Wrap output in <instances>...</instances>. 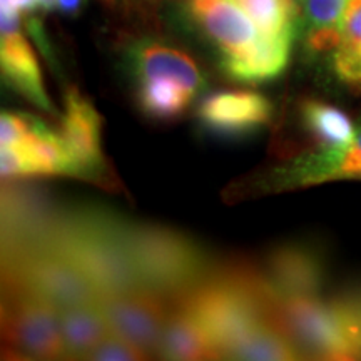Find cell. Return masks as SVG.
<instances>
[{
	"instance_id": "cell-1",
	"label": "cell",
	"mask_w": 361,
	"mask_h": 361,
	"mask_svg": "<svg viewBox=\"0 0 361 361\" xmlns=\"http://www.w3.org/2000/svg\"><path fill=\"white\" fill-rule=\"evenodd\" d=\"M128 221L99 207L59 214L40 243L78 263L101 293L142 286L128 247Z\"/></svg>"
},
{
	"instance_id": "cell-2",
	"label": "cell",
	"mask_w": 361,
	"mask_h": 361,
	"mask_svg": "<svg viewBox=\"0 0 361 361\" xmlns=\"http://www.w3.org/2000/svg\"><path fill=\"white\" fill-rule=\"evenodd\" d=\"M188 12L218 47L231 79L259 84L286 69L293 40L264 37L236 0H188Z\"/></svg>"
},
{
	"instance_id": "cell-3",
	"label": "cell",
	"mask_w": 361,
	"mask_h": 361,
	"mask_svg": "<svg viewBox=\"0 0 361 361\" xmlns=\"http://www.w3.org/2000/svg\"><path fill=\"white\" fill-rule=\"evenodd\" d=\"M128 247L144 288L173 303L211 273L206 255L178 231L128 221Z\"/></svg>"
},
{
	"instance_id": "cell-4",
	"label": "cell",
	"mask_w": 361,
	"mask_h": 361,
	"mask_svg": "<svg viewBox=\"0 0 361 361\" xmlns=\"http://www.w3.org/2000/svg\"><path fill=\"white\" fill-rule=\"evenodd\" d=\"M6 281L30 288L59 310L97 301L101 291L71 256L49 243L11 247Z\"/></svg>"
},
{
	"instance_id": "cell-5",
	"label": "cell",
	"mask_w": 361,
	"mask_h": 361,
	"mask_svg": "<svg viewBox=\"0 0 361 361\" xmlns=\"http://www.w3.org/2000/svg\"><path fill=\"white\" fill-rule=\"evenodd\" d=\"M2 338L8 355L35 360L66 358L61 310L24 284L7 281Z\"/></svg>"
},
{
	"instance_id": "cell-6",
	"label": "cell",
	"mask_w": 361,
	"mask_h": 361,
	"mask_svg": "<svg viewBox=\"0 0 361 361\" xmlns=\"http://www.w3.org/2000/svg\"><path fill=\"white\" fill-rule=\"evenodd\" d=\"M111 331L133 343L147 356L157 355L171 301L149 288L101 293L97 298Z\"/></svg>"
},
{
	"instance_id": "cell-7",
	"label": "cell",
	"mask_w": 361,
	"mask_h": 361,
	"mask_svg": "<svg viewBox=\"0 0 361 361\" xmlns=\"http://www.w3.org/2000/svg\"><path fill=\"white\" fill-rule=\"evenodd\" d=\"M102 121L94 104L75 87L64 97L61 137L71 159L72 178L112 184V174L102 152Z\"/></svg>"
},
{
	"instance_id": "cell-8",
	"label": "cell",
	"mask_w": 361,
	"mask_h": 361,
	"mask_svg": "<svg viewBox=\"0 0 361 361\" xmlns=\"http://www.w3.org/2000/svg\"><path fill=\"white\" fill-rule=\"evenodd\" d=\"M273 104L252 90H226L207 96L197 107V121L207 133L241 139L269 124Z\"/></svg>"
},
{
	"instance_id": "cell-9",
	"label": "cell",
	"mask_w": 361,
	"mask_h": 361,
	"mask_svg": "<svg viewBox=\"0 0 361 361\" xmlns=\"http://www.w3.org/2000/svg\"><path fill=\"white\" fill-rule=\"evenodd\" d=\"M0 64L4 79L22 97L49 114H57L45 90L42 71L20 27V13L0 12Z\"/></svg>"
},
{
	"instance_id": "cell-10",
	"label": "cell",
	"mask_w": 361,
	"mask_h": 361,
	"mask_svg": "<svg viewBox=\"0 0 361 361\" xmlns=\"http://www.w3.org/2000/svg\"><path fill=\"white\" fill-rule=\"evenodd\" d=\"M263 276L274 296L283 298L318 295L323 291L326 268L314 250L305 246H284L271 252Z\"/></svg>"
},
{
	"instance_id": "cell-11",
	"label": "cell",
	"mask_w": 361,
	"mask_h": 361,
	"mask_svg": "<svg viewBox=\"0 0 361 361\" xmlns=\"http://www.w3.org/2000/svg\"><path fill=\"white\" fill-rule=\"evenodd\" d=\"M126 62L135 82L152 78H166L179 80L196 94L204 89V78L196 62L180 49L161 40H135L128 47Z\"/></svg>"
},
{
	"instance_id": "cell-12",
	"label": "cell",
	"mask_w": 361,
	"mask_h": 361,
	"mask_svg": "<svg viewBox=\"0 0 361 361\" xmlns=\"http://www.w3.org/2000/svg\"><path fill=\"white\" fill-rule=\"evenodd\" d=\"M346 179L361 180V129L346 147L322 149V152L301 157L273 180L281 188H305Z\"/></svg>"
},
{
	"instance_id": "cell-13",
	"label": "cell",
	"mask_w": 361,
	"mask_h": 361,
	"mask_svg": "<svg viewBox=\"0 0 361 361\" xmlns=\"http://www.w3.org/2000/svg\"><path fill=\"white\" fill-rule=\"evenodd\" d=\"M157 355L166 360H219V350L197 316L186 305L173 301L162 329Z\"/></svg>"
},
{
	"instance_id": "cell-14",
	"label": "cell",
	"mask_w": 361,
	"mask_h": 361,
	"mask_svg": "<svg viewBox=\"0 0 361 361\" xmlns=\"http://www.w3.org/2000/svg\"><path fill=\"white\" fill-rule=\"evenodd\" d=\"M348 6L350 0H301V30L310 52H335Z\"/></svg>"
},
{
	"instance_id": "cell-15",
	"label": "cell",
	"mask_w": 361,
	"mask_h": 361,
	"mask_svg": "<svg viewBox=\"0 0 361 361\" xmlns=\"http://www.w3.org/2000/svg\"><path fill=\"white\" fill-rule=\"evenodd\" d=\"M61 328L67 358H87L112 333L97 301L61 310Z\"/></svg>"
},
{
	"instance_id": "cell-16",
	"label": "cell",
	"mask_w": 361,
	"mask_h": 361,
	"mask_svg": "<svg viewBox=\"0 0 361 361\" xmlns=\"http://www.w3.org/2000/svg\"><path fill=\"white\" fill-rule=\"evenodd\" d=\"M301 123L322 149L346 147L356 135L346 112L316 99H308L301 104Z\"/></svg>"
},
{
	"instance_id": "cell-17",
	"label": "cell",
	"mask_w": 361,
	"mask_h": 361,
	"mask_svg": "<svg viewBox=\"0 0 361 361\" xmlns=\"http://www.w3.org/2000/svg\"><path fill=\"white\" fill-rule=\"evenodd\" d=\"M137 102L142 114L154 121H173L191 104L196 92L183 82L166 78H152L135 82Z\"/></svg>"
},
{
	"instance_id": "cell-18",
	"label": "cell",
	"mask_w": 361,
	"mask_h": 361,
	"mask_svg": "<svg viewBox=\"0 0 361 361\" xmlns=\"http://www.w3.org/2000/svg\"><path fill=\"white\" fill-rule=\"evenodd\" d=\"M226 358L284 361L300 360L303 358V355L276 323L268 322L256 326L238 343H234Z\"/></svg>"
},
{
	"instance_id": "cell-19",
	"label": "cell",
	"mask_w": 361,
	"mask_h": 361,
	"mask_svg": "<svg viewBox=\"0 0 361 361\" xmlns=\"http://www.w3.org/2000/svg\"><path fill=\"white\" fill-rule=\"evenodd\" d=\"M333 66L343 84L361 90V0H350Z\"/></svg>"
},
{
	"instance_id": "cell-20",
	"label": "cell",
	"mask_w": 361,
	"mask_h": 361,
	"mask_svg": "<svg viewBox=\"0 0 361 361\" xmlns=\"http://www.w3.org/2000/svg\"><path fill=\"white\" fill-rule=\"evenodd\" d=\"M258 30L269 39H295L298 7L293 0H236Z\"/></svg>"
},
{
	"instance_id": "cell-21",
	"label": "cell",
	"mask_w": 361,
	"mask_h": 361,
	"mask_svg": "<svg viewBox=\"0 0 361 361\" xmlns=\"http://www.w3.org/2000/svg\"><path fill=\"white\" fill-rule=\"evenodd\" d=\"M340 333L343 360H361V286L329 296Z\"/></svg>"
},
{
	"instance_id": "cell-22",
	"label": "cell",
	"mask_w": 361,
	"mask_h": 361,
	"mask_svg": "<svg viewBox=\"0 0 361 361\" xmlns=\"http://www.w3.org/2000/svg\"><path fill=\"white\" fill-rule=\"evenodd\" d=\"M149 356L134 346L133 343L126 341L124 338L111 333L96 350L87 356V360H101V361H137L146 360Z\"/></svg>"
},
{
	"instance_id": "cell-23",
	"label": "cell",
	"mask_w": 361,
	"mask_h": 361,
	"mask_svg": "<svg viewBox=\"0 0 361 361\" xmlns=\"http://www.w3.org/2000/svg\"><path fill=\"white\" fill-rule=\"evenodd\" d=\"M30 117L32 116L4 112L2 119H0V144H2V147L16 146L25 137L27 130L30 128Z\"/></svg>"
},
{
	"instance_id": "cell-24",
	"label": "cell",
	"mask_w": 361,
	"mask_h": 361,
	"mask_svg": "<svg viewBox=\"0 0 361 361\" xmlns=\"http://www.w3.org/2000/svg\"><path fill=\"white\" fill-rule=\"evenodd\" d=\"M84 6V0H57V8L66 16H75Z\"/></svg>"
},
{
	"instance_id": "cell-25",
	"label": "cell",
	"mask_w": 361,
	"mask_h": 361,
	"mask_svg": "<svg viewBox=\"0 0 361 361\" xmlns=\"http://www.w3.org/2000/svg\"><path fill=\"white\" fill-rule=\"evenodd\" d=\"M35 11H52L54 7H57V0H34Z\"/></svg>"
}]
</instances>
